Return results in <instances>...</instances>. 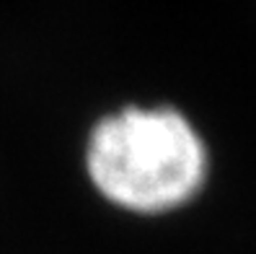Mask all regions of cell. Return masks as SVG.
<instances>
[{"mask_svg":"<svg viewBox=\"0 0 256 254\" xmlns=\"http://www.w3.org/2000/svg\"><path fill=\"white\" fill-rule=\"evenodd\" d=\"M96 195L130 215L158 218L197 200L212 171L202 130L171 104H124L101 114L83 145Z\"/></svg>","mask_w":256,"mask_h":254,"instance_id":"6da1fadb","label":"cell"}]
</instances>
